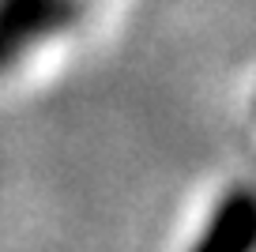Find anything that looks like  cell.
Instances as JSON below:
<instances>
[{"instance_id":"cell-1","label":"cell","mask_w":256,"mask_h":252,"mask_svg":"<svg viewBox=\"0 0 256 252\" xmlns=\"http://www.w3.org/2000/svg\"><path fill=\"white\" fill-rule=\"evenodd\" d=\"M83 16V0H0V68Z\"/></svg>"},{"instance_id":"cell-2","label":"cell","mask_w":256,"mask_h":252,"mask_svg":"<svg viewBox=\"0 0 256 252\" xmlns=\"http://www.w3.org/2000/svg\"><path fill=\"white\" fill-rule=\"evenodd\" d=\"M252 230H256L252 196L245 188H238L218 204L208 234L200 237V244L192 252H248L252 248Z\"/></svg>"}]
</instances>
